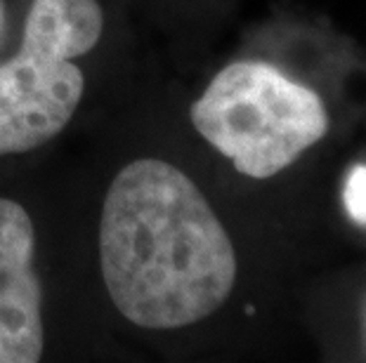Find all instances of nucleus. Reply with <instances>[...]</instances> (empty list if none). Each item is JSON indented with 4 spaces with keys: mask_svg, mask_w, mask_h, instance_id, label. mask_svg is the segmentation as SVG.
I'll return each mask as SVG.
<instances>
[{
    "mask_svg": "<svg viewBox=\"0 0 366 363\" xmlns=\"http://www.w3.org/2000/svg\"><path fill=\"white\" fill-rule=\"evenodd\" d=\"M109 297L147 330L192 326L217 312L237 281L222 222L180 168L139 158L114 177L99 222Z\"/></svg>",
    "mask_w": 366,
    "mask_h": 363,
    "instance_id": "obj_1",
    "label": "nucleus"
},
{
    "mask_svg": "<svg viewBox=\"0 0 366 363\" xmlns=\"http://www.w3.org/2000/svg\"><path fill=\"white\" fill-rule=\"evenodd\" d=\"M189 118L206 142L253 180L282 173L329 130L317 92L264 61L224 66L192 104Z\"/></svg>",
    "mask_w": 366,
    "mask_h": 363,
    "instance_id": "obj_2",
    "label": "nucleus"
},
{
    "mask_svg": "<svg viewBox=\"0 0 366 363\" xmlns=\"http://www.w3.org/2000/svg\"><path fill=\"white\" fill-rule=\"evenodd\" d=\"M102 26L97 0H34L19 55L0 64V156L43 146L66 128L85 88L74 59L95 48Z\"/></svg>",
    "mask_w": 366,
    "mask_h": 363,
    "instance_id": "obj_3",
    "label": "nucleus"
},
{
    "mask_svg": "<svg viewBox=\"0 0 366 363\" xmlns=\"http://www.w3.org/2000/svg\"><path fill=\"white\" fill-rule=\"evenodd\" d=\"M36 234L17 200L0 198V363L41 361L45 333L34 272Z\"/></svg>",
    "mask_w": 366,
    "mask_h": 363,
    "instance_id": "obj_4",
    "label": "nucleus"
},
{
    "mask_svg": "<svg viewBox=\"0 0 366 363\" xmlns=\"http://www.w3.org/2000/svg\"><path fill=\"white\" fill-rule=\"evenodd\" d=\"M342 205L350 220L366 227V165H355L342 184Z\"/></svg>",
    "mask_w": 366,
    "mask_h": 363,
    "instance_id": "obj_5",
    "label": "nucleus"
}]
</instances>
